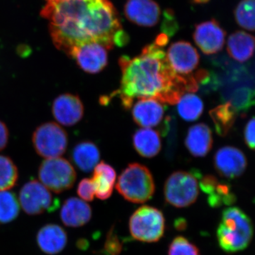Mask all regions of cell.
Here are the masks:
<instances>
[{
	"label": "cell",
	"instance_id": "cell-1",
	"mask_svg": "<svg viewBox=\"0 0 255 255\" xmlns=\"http://www.w3.org/2000/svg\"><path fill=\"white\" fill-rule=\"evenodd\" d=\"M41 15L49 21L55 47L68 57L75 48L90 43H101L112 50L114 33L122 28L110 0L48 1Z\"/></svg>",
	"mask_w": 255,
	"mask_h": 255
},
{
	"label": "cell",
	"instance_id": "cell-2",
	"mask_svg": "<svg viewBox=\"0 0 255 255\" xmlns=\"http://www.w3.org/2000/svg\"><path fill=\"white\" fill-rule=\"evenodd\" d=\"M119 64L121 87L112 96H118L126 110L131 108L135 99H154L173 105L186 92L199 90L193 75L182 77L174 73L165 51L154 43L144 47L138 56L122 55Z\"/></svg>",
	"mask_w": 255,
	"mask_h": 255
},
{
	"label": "cell",
	"instance_id": "cell-3",
	"mask_svg": "<svg viewBox=\"0 0 255 255\" xmlns=\"http://www.w3.org/2000/svg\"><path fill=\"white\" fill-rule=\"evenodd\" d=\"M254 235V226L251 218L238 207L223 210L217 228V241L220 248L227 253H236L246 250Z\"/></svg>",
	"mask_w": 255,
	"mask_h": 255
},
{
	"label": "cell",
	"instance_id": "cell-4",
	"mask_svg": "<svg viewBox=\"0 0 255 255\" xmlns=\"http://www.w3.org/2000/svg\"><path fill=\"white\" fill-rule=\"evenodd\" d=\"M117 191L126 200L133 204H144L152 199L155 184L150 171L143 164H129L119 177Z\"/></svg>",
	"mask_w": 255,
	"mask_h": 255
},
{
	"label": "cell",
	"instance_id": "cell-5",
	"mask_svg": "<svg viewBox=\"0 0 255 255\" xmlns=\"http://www.w3.org/2000/svg\"><path fill=\"white\" fill-rule=\"evenodd\" d=\"M132 238L143 243H156L163 237L165 219L160 210L152 206L138 208L129 220Z\"/></svg>",
	"mask_w": 255,
	"mask_h": 255
},
{
	"label": "cell",
	"instance_id": "cell-6",
	"mask_svg": "<svg viewBox=\"0 0 255 255\" xmlns=\"http://www.w3.org/2000/svg\"><path fill=\"white\" fill-rule=\"evenodd\" d=\"M199 194L197 177L192 172H174L164 184V199L167 204L174 207H189L196 202Z\"/></svg>",
	"mask_w": 255,
	"mask_h": 255
},
{
	"label": "cell",
	"instance_id": "cell-7",
	"mask_svg": "<svg viewBox=\"0 0 255 255\" xmlns=\"http://www.w3.org/2000/svg\"><path fill=\"white\" fill-rule=\"evenodd\" d=\"M32 142L37 153L46 159L60 157L68 147V134L54 122L39 126L32 136Z\"/></svg>",
	"mask_w": 255,
	"mask_h": 255
},
{
	"label": "cell",
	"instance_id": "cell-8",
	"mask_svg": "<svg viewBox=\"0 0 255 255\" xmlns=\"http://www.w3.org/2000/svg\"><path fill=\"white\" fill-rule=\"evenodd\" d=\"M42 184L55 193L63 192L73 187L77 174L71 163L66 159L55 157L45 159L38 170Z\"/></svg>",
	"mask_w": 255,
	"mask_h": 255
},
{
	"label": "cell",
	"instance_id": "cell-9",
	"mask_svg": "<svg viewBox=\"0 0 255 255\" xmlns=\"http://www.w3.org/2000/svg\"><path fill=\"white\" fill-rule=\"evenodd\" d=\"M18 201L26 214L37 215L58 209L59 201L53 197L49 189L37 180L30 181L20 190Z\"/></svg>",
	"mask_w": 255,
	"mask_h": 255
},
{
	"label": "cell",
	"instance_id": "cell-10",
	"mask_svg": "<svg viewBox=\"0 0 255 255\" xmlns=\"http://www.w3.org/2000/svg\"><path fill=\"white\" fill-rule=\"evenodd\" d=\"M166 54L171 68L180 76H190L199 66V54L189 42H174L169 47Z\"/></svg>",
	"mask_w": 255,
	"mask_h": 255
},
{
	"label": "cell",
	"instance_id": "cell-11",
	"mask_svg": "<svg viewBox=\"0 0 255 255\" xmlns=\"http://www.w3.org/2000/svg\"><path fill=\"white\" fill-rule=\"evenodd\" d=\"M214 164L216 172L227 179H236L244 173L248 161L243 151L233 146H225L215 154Z\"/></svg>",
	"mask_w": 255,
	"mask_h": 255
},
{
	"label": "cell",
	"instance_id": "cell-12",
	"mask_svg": "<svg viewBox=\"0 0 255 255\" xmlns=\"http://www.w3.org/2000/svg\"><path fill=\"white\" fill-rule=\"evenodd\" d=\"M107 50L101 43H87L74 49L70 58H73L85 73L97 74L102 72L108 64Z\"/></svg>",
	"mask_w": 255,
	"mask_h": 255
},
{
	"label": "cell",
	"instance_id": "cell-13",
	"mask_svg": "<svg viewBox=\"0 0 255 255\" xmlns=\"http://www.w3.org/2000/svg\"><path fill=\"white\" fill-rule=\"evenodd\" d=\"M226 33L216 20L212 19L197 24L194 30V41L206 55H213L223 49Z\"/></svg>",
	"mask_w": 255,
	"mask_h": 255
},
{
	"label": "cell",
	"instance_id": "cell-14",
	"mask_svg": "<svg viewBox=\"0 0 255 255\" xmlns=\"http://www.w3.org/2000/svg\"><path fill=\"white\" fill-rule=\"evenodd\" d=\"M192 172L200 179L199 186L203 192L208 196V204L211 207L230 206L236 202V194L229 184L220 182L217 178L211 174L202 176L198 170Z\"/></svg>",
	"mask_w": 255,
	"mask_h": 255
},
{
	"label": "cell",
	"instance_id": "cell-15",
	"mask_svg": "<svg viewBox=\"0 0 255 255\" xmlns=\"http://www.w3.org/2000/svg\"><path fill=\"white\" fill-rule=\"evenodd\" d=\"M52 113L58 123L65 127H72L83 117V104L78 96L63 94L53 101Z\"/></svg>",
	"mask_w": 255,
	"mask_h": 255
},
{
	"label": "cell",
	"instance_id": "cell-16",
	"mask_svg": "<svg viewBox=\"0 0 255 255\" xmlns=\"http://www.w3.org/2000/svg\"><path fill=\"white\" fill-rule=\"evenodd\" d=\"M124 14L132 23L152 27L158 23L161 11L159 4L154 0H127Z\"/></svg>",
	"mask_w": 255,
	"mask_h": 255
},
{
	"label": "cell",
	"instance_id": "cell-17",
	"mask_svg": "<svg viewBox=\"0 0 255 255\" xmlns=\"http://www.w3.org/2000/svg\"><path fill=\"white\" fill-rule=\"evenodd\" d=\"M132 106V117L137 125L150 128L157 127L163 119L164 104L154 99H140Z\"/></svg>",
	"mask_w": 255,
	"mask_h": 255
},
{
	"label": "cell",
	"instance_id": "cell-18",
	"mask_svg": "<svg viewBox=\"0 0 255 255\" xmlns=\"http://www.w3.org/2000/svg\"><path fill=\"white\" fill-rule=\"evenodd\" d=\"M213 142L212 132L206 124H196L188 130L185 145L194 157H205L212 148Z\"/></svg>",
	"mask_w": 255,
	"mask_h": 255
},
{
	"label": "cell",
	"instance_id": "cell-19",
	"mask_svg": "<svg viewBox=\"0 0 255 255\" xmlns=\"http://www.w3.org/2000/svg\"><path fill=\"white\" fill-rule=\"evenodd\" d=\"M60 215L65 226L72 228L81 227L91 220L92 208L85 201L71 197L64 203Z\"/></svg>",
	"mask_w": 255,
	"mask_h": 255
},
{
	"label": "cell",
	"instance_id": "cell-20",
	"mask_svg": "<svg viewBox=\"0 0 255 255\" xmlns=\"http://www.w3.org/2000/svg\"><path fill=\"white\" fill-rule=\"evenodd\" d=\"M40 249L48 255H56L63 251L68 243V236L63 228L55 224H48L37 234Z\"/></svg>",
	"mask_w": 255,
	"mask_h": 255
},
{
	"label": "cell",
	"instance_id": "cell-21",
	"mask_svg": "<svg viewBox=\"0 0 255 255\" xmlns=\"http://www.w3.org/2000/svg\"><path fill=\"white\" fill-rule=\"evenodd\" d=\"M228 55L236 61L244 63L251 58L255 51V37L247 32L238 31L229 36Z\"/></svg>",
	"mask_w": 255,
	"mask_h": 255
},
{
	"label": "cell",
	"instance_id": "cell-22",
	"mask_svg": "<svg viewBox=\"0 0 255 255\" xmlns=\"http://www.w3.org/2000/svg\"><path fill=\"white\" fill-rule=\"evenodd\" d=\"M132 145L139 155L145 158H152L160 152L162 141L158 132L142 128L132 135Z\"/></svg>",
	"mask_w": 255,
	"mask_h": 255
},
{
	"label": "cell",
	"instance_id": "cell-23",
	"mask_svg": "<svg viewBox=\"0 0 255 255\" xmlns=\"http://www.w3.org/2000/svg\"><path fill=\"white\" fill-rule=\"evenodd\" d=\"M94 171L92 181L95 187V195L100 200H107L113 193L117 179L115 169L106 162L97 164Z\"/></svg>",
	"mask_w": 255,
	"mask_h": 255
},
{
	"label": "cell",
	"instance_id": "cell-24",
	"mask_svg": "<svg viewBox=\"0 0 255 255\" xmlns=\"http://www.w3.org/2000/svg\"><path fill=\"white\" fill-rule=\"evenodd\" d=\"M73 162L80 170L90 172L95 168L100 159L98 147L91 141L80 142L74 147Z\"/></svg>",
	"mask_w": 255,
	"mask_h": 255
},
{
	"label": "cell",
	"instance_id": "cell-25",
	"mask_svg": "<svg viewBox=\"0 0 255 255\" xmlns=\"http://www.w3.org/2000/svg\"><path fill=\"white\" fill-rule=\"evenodd\" d=\"M238 111L230 102L220 105L210 111L209 115L220 136H226L236 122Z\"/></svg>",
	"mask_w": 255,
	"mask_h": 255
},
{
	"label": "cell",
	"instance_id": "cell-26",
	"mask_svg": "<svg viewBox=\"0 0 255 255\" xmlns=\"http://www.w3.org/2000/svg\"><path fill=\"white\" fill-rule=\"evenodd\" d=\"M204 103L200 97L193 93L184 94L177 103V112L186 122H195L204 112Z\"/></svg>",
	"mask_w": 255,
	"mask_h": 255
},
{
	"label": "cell",
	"instance_id": "cell-27",
	"mask_svg": "<svg viewBox=\"0 0 255 255\" xmlns=\"http://www.w3.org/2000/svg\"><path fill=\"white\" fill-rule=\"evenodd\" d=\"M19 213V202L12 192L0 191V223L14 221Z\"/></svg>",
	"mask_w": 255,
	"mask_h": 255
},
{
	"label": "cell",
	"instance_id": "cell-28",
	"mask_svg": "<svg viewBox=\"0 0 255 255\" xmlns=\"http://www.w3.org/2000/svg\"><path fill=\"white\" fill-rule=\"evenodd\" d=\"M238 24L248 31H255V0H242L234 11Z\"/></svg>",
	"mask_w": 255,
	"mask_h": 255
},
{
	"label": "cell",
	"instance_id": "cell-29",
	"mask_svg": "<svg viewBox=\"0 0 255 255\" xmlns=\"http://www.w3.org/2000/svg\"><path fill=\"white\" fill-rule=\"evenodd\" d=\"M18 179V169L7 156L0 155V191L11 189Z\"/></svg>",
	"mask_w": 255,
	"mask_h": 255
},
{
	"label": "cell",
	"instance_id": "cell-30",
	"mask_svg": "<svg viewBox=\"0 0 255 255\" xmlns=\"http://www.w3.org/2000/svg\"><path fill=\"white\" fill-rule=\"evenodd\" d=\"M167 255H201L199 248L184 236H177L171 242Z\"/></svg>",
	"mask_w": 255,
	"mask_h": 255
},
{
	"label": "cell",
	"instance_id": "cell-31",
	"mask_svg": "<svg viewBox=\"0 0 255 255\" xmlns=\"http://www.w3.org/2000/svg\"><path fill=\"white\" fill-rule=\"evenodd\" d=\"M160 28L162 33L169 37L173 36L179 31V23L173 10L171 9L164 10Z\"/></svg>",
	"mask_w": 255,
	"mask_h": 255
},
{
	"label": "cell",
	"instance_id": "cell-32",
	"mask_svg": "<svg viewBox=\"0 0 255 255\" xmlns=\"http://www.w3.org/2000/svg\"><path fill=\"white\" fill-rule=\"evenodd\" d=\"M77 192H78V196L81 198L82 200L93 201L95 199V190L92 179H88V178L82 179L79 183Z\"/></svg>",
	"mask_w": 255,
	"mask_h": 255
},
{
	"label": "cell",
	"instance_id": "cell-33",
	"mask_svg": "<svg viewBox=\"0 0 255 255\" xmlns=\"http://www.w3.org/2000/svg\"><path fill=\"white\" fill-rule=\"evenodd\" d=\"M104 250L106 255H119L122 251V244L119 241L118 236L114 232L113 228L107 235Z\"/></svg>",
	"mask_w": 255,
	"mask_h": 255
},
{
	"label": "cell",
	"instance_id": "cell-34",
	"mask_svg": "<svg viewBox=\"0 0 255 255\" xmlns=\"http://www.w3.org/2000/svg\"><path fill=\"white\" fill-rule=\"evenodd\" d=\"M246 143L252 150H255V117L247 123L244 130Z\"/></svg>",
	"mask_w": 255,
	"mask_h": 255
},
{
	"label": "cell",
	"instance_id": "cell-35",
	"mask_svg": "<svg viewBox=\"0 0 255 255\" xmlns=\"http://www.w3.org/2000/svg\"><path fill=\"white\" fill-rule=\"evenodd\" d=\"M130 41V36L123 28L118 30L114 33L113 37V43L114 46L124 47L127 46Z\"/></svg>",
	"mask_w": 255,
	"mask_h": 255
},
{
	"label": "cell",
	"instance_id": "cell-36",
	"mask_svg": "<svg viewBox=\"0 0 255 255\" xmlns=\"http://www.w3.org/2000/svg\"><path fill=\"white\" fill-rule=\"evenodd\" d=\"M9 130L4 122L0 121V151L4 150L9 141Z\"/></svg>",
	"mask_w": 255,
	"mask_h": 255
},
{
	"label": "cell",
	"instance_id": "cell-37",
	"mask_svg": "<svg viewBox=\"0 0 255 255\" xmlns=\"http://www.w3.org/2000/svg\"><path fill=\"white\" fill-rule=\"evenodd\" d=\"M169 38V37L167 36V35L164 34V33H160V34H159L158 36L156 37L154 43H155V45H157V46L162 48V47L165 46L168 43Z\"/></svg>",
	"mask_w": 255,
	"mask_h": 255
},
{
	"label": "cell",
	"instance_id": "cell-38",
	"mask_svg": "<svg viewBox=\"0 0 255 255\" xmlns=\"http://www.w3.org/2000/svg\"><path fill=\"white\" fill-rule=\"evenodd\" d=\"M191 1L196 4H204V3L208 2L210 0H191Z\"/></svg>",
	"mask_w": 255,
	"mask_h": 255
},
{
	"label": "cell",
	"instance_id": "cell-39",
	"mask_svg": "<svg viewBox=\"0 0 255 255\" xmlns=\"http://www.w3.org/2000/svg\"><path fill=\"white\" fill-rule=\"evenodd\" d=\"M48 1H63V0H48Z\"/></svg>",
	"mask_w": 255,
	"mask_h": 255
}]
</instances>
